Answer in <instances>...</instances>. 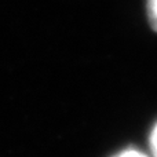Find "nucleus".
Segmentation results:
<instances>
[{
	"mask_svg": "<svg viewBox=\"0 0 157 157\" xmlns=\"http://www.w3.org/2000/svg\"><path fill=\"white\" fill-rule=\"evenodd\" d=\"M146 15L152 29L157 32V0H146Z\"/></svg>",
	"mask_w": 157,
	"mask_h": 157,
	"instance_id": "1",
	"label": "nucleus"
},
{
	"mask_svg": "<svg viewBox=\"0 0 157 157\" xmlns=\"http://www.w3.org/2000/svg\"><path fill=\"white\" fill-rule=\"evenodd\" d=\"M110 157H149V156L146 153L141 152L139 149H135V147H127V149H121L119 152H116Z\"/></svg>",
	"mask_w": 157,
	"mask_h": 157,
	"instance_id": "2",
	"label": "nucleus"
},
{
	"mask_svg": "<svg viewBox=\"0 0 157 157\" xmlns=\"http://www.w3.org/2000/svg\"><path fill=\"white\" fill-rule=\"evenodd\" d=\"M149 146H150V153H152V157H157V123L155 124V127L152 128V132H150Z\"/></svg>",
	"mask_w": 157,
	"mask_h": 157,
	"instance_id": "3",
	"label": "nucleus"
}]
</instances>
